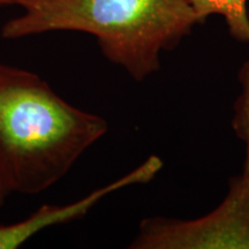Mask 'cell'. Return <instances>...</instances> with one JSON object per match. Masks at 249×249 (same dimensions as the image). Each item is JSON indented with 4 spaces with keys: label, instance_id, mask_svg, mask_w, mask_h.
<instances>
[{
    "label": "cell",
    "instance_id": "1",
    "mask_svg": "<svg viewBox=\"0 0 249 249\" xmlns=\"http://www.w3.org/2000/svg\"><path fill=\"white\" fill-rule=\"evenodd\" d=\"M107 129L38 74L0 61V187L8 195L48 191Z\"/></svg>",
    "mask_w": 249,
    "mask_h": 249
},
{
    "label": "cell",
    "instance_id": "2",
    "mask_svg": "<svg viewBox=\"0 0 249 249\" xmlns=\"http://www.w3.org/2000/svg\"><path fill=\"white\" fill-rule=\"evenodd\" d=\"M21 14L6 21L4 39L74 31L92 35L102 54L135 81L160 71L196 24L188 0H14Z\"/></svg>",
    "mask_w": 249,
    "mask_h": 249
},
{
    "label": "cell",
    "instance_id": "3",
    "mask_svg": "<svg viewBox=\"0 0 249 249\" xmlns=\"http://www.w3.org/2000/svg\"><path fill=\"white\" fill-rule=\"evenodd\" d=\"M130 249H249V179L230 180L224 201L193 220L144 218Z\"/></svg>",
    "mask_w": 249,
    "mask_h": 249
},
{
    "label": "cell",
    "instance_id": "4",
    "mask_svg": "<svg viewBox=\"0 0 249 249\" xmlns=\"http://www.w3.org/2000/svg\"><path fill=\"white\" fill-rule=\"evenodd\" d=\"M161 167L163 161L160 158L150 156L138 169L127 173L117 181L96 189L80 200L64 205L44 204L26 219L0 225V249H17L43 230L83 218L104 196L124 187L149 182Z\"/></svg>",
    "mask_w": 249,
    "mask_h": 249
},
{
    "label": "cell",
    "instance_id": "5",
    "mask_svg": "<svg viewBox=\"0 0 249 249\" xmlns=\"http://www.w3.org/2000/svg\"><path fill=\"white\" fill-rule=\"evenodd\" d=\"M198 22L204 23L211 15L225 18L229 33L240 43H249L248 0H188Z\"/></svg>",
    "mask_w": 249,
    "mask_h": 249
},
{
    "label": "cell",
    "instance_id": "6",
    "mask_svg": "<svg viewBox=\"0 0 249 249\" xmlns=\"http://www.w3.org/2000/svg\"><path fill=\"white\" fill-rule=\"evenodd\" d=\"M241 92L234 103V117L232 127L239 139L246 143V160L244 173L249 179V59L239 71Z\"/></svg>",
    "mask_w": 249,
    "mask_h": 249
},
{
    "label": "cell",
    "instance_id": "7",
    "mask_svg": "<svg viewBox=\"0 0 249 249\" xmlns=\"http://www.w3.org/2000/svg\"><path fill=\"white\" fill-rule=\"evenodd\" d=\"M7 196H8L7 193H6L4 189H2L1 187H0V208H1L2 205H4L5 200H6V198H7Z\"/></svg>",
    "mask_w": 249,
    "mask_h": 249
},
{
    "label": "cell",
    "instance_id": "8",
    "mask_svg": "<svg viewBox=\"0 0 249 249\" xmlns=\"http://www.w3.org/2000/svg\"><path fill=\"white\" fill-rule=\"evenodd\" d=\"M14 5V0H0V8Z\"/></svg>",
    "mask_w": 249,
    "mask_h": 249
}]
</instances>
